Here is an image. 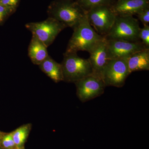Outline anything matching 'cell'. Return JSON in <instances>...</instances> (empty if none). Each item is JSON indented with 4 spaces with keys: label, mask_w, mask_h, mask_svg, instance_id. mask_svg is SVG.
Masks as SVG:
<instances>
[{
    "label": "cell",
    "mask_w": 149,
    "mask_h": 149,
    "mask_svg": "<svg viewBox=\"0 0 149 149\" xmlns=\"http://www.w3.org/2000/svg\"><path fill=\"white\" fill-rule=\"evenodd\" d=\"M47 47L32 36L28 49V56L33 64L40 65L49 56Z\"/></svg>",
    "instance_id": "cell-12"
},
{
    "label": "cell",
    "mask_w": 149,
    "mask_h": 149,
    "mask_svg": "<svg viewBox=\"0 0 149 149\" xmlns=\"http://www.w3.org/2000/svg\"><path fill=\"white\" fill-rule=\"evenodd\" d=\"M25 27L38 40L47 47L53 42L56 37L66 26L59 22L51 17L39 22H29Z\"/></svg>",
    "instance_id": "cell-5"
},
{
    "label": "cell",
    "mask_w": 149,
    "mask_h": 149,
    "mask_svg": "<svg viewBox=\"0 0 149 149\" xmlns=\"http://www.w3.org/2000/svg\"><path fill=\"white\" fill-rule=\"evenodd\" d=\"M1 143L3 147L7 149H11L16 147L13 138L12 133H9L3 136Z\"/></svg>",
    "instance_id": "cell-19"
},
{
    "label": "cell",
    "mask_w": 149,
    "mask_h": 149,
    "mask_svg": "<svg viewBox=\"0 0 149 149\" xmlns=\"http://www.w3.org/2000/svg\"><path fill=\"white\" fill-rule=\"evenodd\" d=\"M89 53L90 56L88 60L92 68L93 74L101 78L103 71L109 60L107 52L106 37H104Z\"/></svg>",
    "instance_id": "cell-10"
},
{
    "label": "cell",
    "mask_w": 149,
    "mask_h": 149,
    "mask_svg": "<svg viewBox=\"0 0 149 149\" xmlns=\"http://www.w3.org/2000/svg\"><path fill=\"white\" fill-rule=\"evenodd\" d=\"M61 63L63 80L74 83L93 74L88 59L82 58L77 53H65Z\"/></svg>",
    "instance_id": "cell-3"
},
{
    "label": "cell",
    "mask_w": 149,
    "mask_h": 149,
    "mask_svg": "<svg viewBox=\"0 0 149 149\" xmlns=\"http://www.w3.org/2000/svg\"><path fill=\"white\" fill-rule=\"evenodd\" d=\"M40 69L56 83L63 81L62 68L61 63H59L48 56L39 65Z\"/></svg>",
    "instance_id": "cell-14"
},
{
    "label": "cell",
    "mask_w": 149,
    "mask_h": 149,
    "mask_svg": "<svg viewBox=\"0 0 149 149\" xmlns=\"http://www.w3.org/2000/svg\"><path fill=\"white\" fill-rule=\"evenodd\" d=\"M74 83L77 97L83 102L101 95L106 87L101 78L93 74Z\"/></svg>",
    "instance_id": "cell-8"
},
{
    "label": "cell",
    "mask_w": 149,
    "mask_h": 149,
    "mask_svg": "<svg viewBox=\"0 0 149 149\" xmlns=\"http://www.w3.org/2000/svg\"><path fill=\"white\" fill-rule=\"evenodd\" d=\"M111 6H97L87 12V17L91 26L99 35L104 37L109 32L116 18V15Z\"/></svg>",
    "instance_id": "cell-6"
},
{
    "label": "cell",
    "mask_w": 149,
    "mask_h": 149,
    "mask_svg": "<svg viewBox=\"0 0 149 149\" xmlns=\"http://www.w3.org/2000/svg\"><path fill=\"white\" fill-rule=\"evenodd\" d=\"M139 38L145 47L149 49V25H144L143 28H141L139 31Z\"/></svg>",
    "instance_id": "cell-18"
},
{
    "label": "cell",
    "mask_w": 149,
    "mask_h": 149,
    "mask_svg": "<svg viewBox=\"0 0 149 149\" xmlns=\"http://www.w3.org/2000/svg\"><path fill=\"white\" fill-rule=\"evenodd\" d=\"M47 12L48 17L72 28L87 15V12L73 0H54Z\"/></svg>",
    "instance_id": "cell-1"
},
{
    "label": "cell",
    "mask_w": 149,
    "mask_h": 149,
    "mask_svg": "<svg viewBox=\"0 0 149 149\" xmlns=\"http://www.w3.org/2000/svg\"><path fill=\"white\" fill-rule=\"evenodd\" d=\"M76 2L86 12L90 9L102 5L111 6L114 0H76Z\"/></svg>",
    "instance_id": "cell-16"
},
{
    "label": "cell",
    "mask_w": 149,
    "mask_h": 149,
    "mask_svg": "<svg viewBox=\"0 0 149 149\" xmlns=\"http://www.w3.org/2000/svg\"><path fill=\"white\" fill-rule=\"evenodd\" d=\"M23 149L21 148H17V149Z\"/></svg>",
    "instance_id": "cell-23"
},
{
    "label": "cell",
    "mask_w": 149,
    "mask_h": 149,
    "mask_svg": "<svg viewBox=\"0 0 149 149\" xmlns=\"http://www.w3.org/2000/svg\"><path fill=\"white\" fill-rule=\"evenodd\" d=\"M31 127L30 124L23 125L12 133L17 148H21L23 146L29 135Z\"/></svg>",
    "instance_id": "cell-15"
},
{
    "label": "cell",
    "mask_w": 149,
    "mask_h": 149,
    "mask_svg": "<svg viewBox=\"0 0 149 149\" xmlns=\"http://www.w3.org/2000/svg\"><path fill=\"white\" fill-rule=\"evenodd\" d=\"M65 53H77L78 51L90 52L104 36L99 35L91 26L87 15L73 28Z\"/></svg>",
    "instance_id": "cell-2"
},
{
    "label": "cell",
    "mask_w": 149,
    "mask_h": 149,
    "mask_svg": "<svg viewBox=\"0 0 149 149\" xmlns=\"http://www.w3.org/2000/svg\"><path fill=\"white\" fill-rule=\"evenodd\" d=\"M130 73L127 58L109 60L102 73L101 78L106 86L121 88Z\"/></svg>",
    "instance_id": "cell-7"
},
{
    "label": "cell",
    "mask_w": 149,
    "mask_h": 149,
    "mask_svg": "<svg viewBox=\"0 0 149 149\" xmlns=\"http://www.w3.org/2000/svg\"><path fill=\"white\" fill-rule=\"evenodd\" d=\"M129 72L149 70V49H146L134 54L127 58Z\"/></svg>",
    "instance_id": "cell-13"
},
{
    "label": "cell",
    "mask_w": 149,
    "mask_h": 149,
    "mask_svg": "<svg viewBox=\"0 0 149 149\" xmlns=\"http://www.w3.org/2000/svg\"><path fill=\"white\" fill-rule=\"evenodd\" d=\"M107 40V52L109 60L128 58L134 54L147 49L141 41L133 42L119 40Z\"/></svg>",
    "instance_id": "cell-9"
},
{
    "label": "cell",
    "mask_w": 149,
    "mask_h": 149,
    "mask_svg": "<svg viewBox=\"0 0 149 149\" xmlns=\"http://www.w3.org/2000/svg\"><path fill=\"white\" fill-rule=\"evenodd\" d=\"M18 1H20V0H18Z\"/></svg>",
    "instance_id": "cell-24"
},
{
    "label": "cell",
    "mask_w": 149,
    "mask_h": 149,
    "mask_svg": "<svg viewBox=\"0 0 149 149\" xmlns=\"http://www.w3.org/2000/svg\"><path fill=\"white\" fill-rule=\"evenodd\" d=\"M19 1L18 0H0V4L17 8Z\"/></svg>",
    "instance_id": "cell-21"
},
{
    "label": "cell",
    "mask_w": 149,
    "mask_h": 149,
    "mask_svg": "<svg viewBox=\"0 0 149 149\" xmlns=\"http://www.w3.org/2000/svg\"><path fill=\"white\" fill-rule=\"evenodd\" d=\"M3 135L2 133L0 132V149H1V143L2 140Z\"/></svg>",
    "instance_id": "cell-22"
},
{
    "label": "cell",
    "mask_w": 149,
    "mask_h": 149,
    "mask_svg": "<svg viewBox=\"0 0 149 149\" xmlns=\"http://www.w3.org/2000/svg\"><path fill=\"white\" fill-rule=\"evenodd\" d=\"M138 18L143 25H148L149 22V7L144 9L137 14Z\"/></svg>",
    "instance_id": "cell-20"
},
{
    "label": "cell",
    "mask_w": 149,
    "mask_h": 149,
    "mask_svg": "<svg viewBox=\"0 0 149 149\" xmlns=\"http://www.w3.org/2000/svg\"><path fill=\"white\" fill-rule=\"evenodd\" d=\"M16 9V8L0 4V25L3 24L9 17L14 13Z\"/></svg>",
    "instance_id": "cell-17"
},
{
    "label": "cell",
    "mask_w": 149,
    "mask_h": 149,
    "mask_svg": "<svg viewBox=\"0 0 149 149\" xmlns=\"http://www.w3.org/2000/svg\"><path fill=\"white\" fill-rule=\"evenodd\" d=\"M116 16H133L149 7V0H117L111 6Z\"/></svg>",
    "instance_id": "cell-11"
},
{
    "label": "cell",
    "mask_w": 149,
    "mask_h": 149,
    "mask_svg": "<svg viewBox=\"0 0 149 149\" xmlns=\"http://www.w3.org/2000/svg\"><path fill=\"white\" fill-rule=\"evenodd\" d=\"M139 22L133 16H116L112 27L106 36L107 40L128 42L140 41Z\"/></svg>",
    "instance_id": "cell-4"
}]
</instances>
